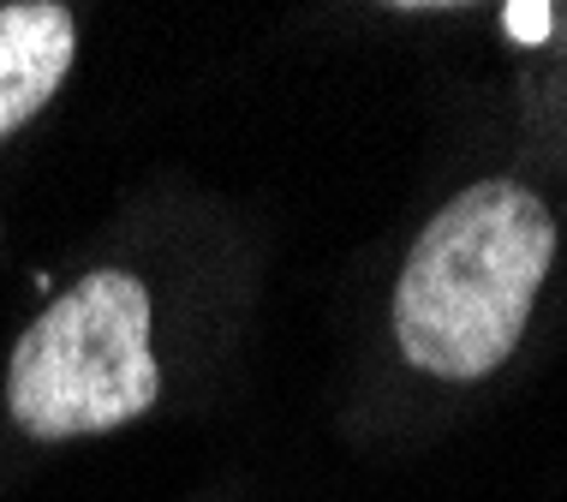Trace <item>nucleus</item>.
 <instances>
[{
  "label": "nucleus",
  "mask_w": 567,
  "mask_h": 502,
  "mask_svg": "<svg viewBox=\"0 0 567 502\" xmlns=\"http://www.w3.org/2000/svg\"><path fill=\"white\" fill-rule=\"evenodd\" d=\"M549 257L556 222L526 186L484 180L460 192L419 234L394 287L401 354L449 383L489 377L526 335Z\"/></svg>",
  "instance_id": "1"
},
{
  "label": "nucleus",
  "mask_w": 567,
  "mask_h": 502,
  "mask_svg": "<svg viewBox=\"0 0 567 502\" xmlns=\"http://www.w3.org/2000/svg\"><path fill=\"white\" fill-rule=\"evenodd\" d=\"M162 377L150 354V294L132 269L72 281L37 317L7 365V413L37 443H72L156 407Z\"/></svg>",
  "instance_id": "2"
},
{
  "label": "nucleus",
  "mask_w": 567,
  "mask_h": 502,
  "mask_svg": "<svg viewBox=\"0 0 567 502\" xmlns=\"http://www.w3.org/2000/svg\"><path fill=\"white\" fill-rule=\"evenodd\" d=\"M79 54V24L60 0H7L0 7V139L49 109Z\"/></svg>",
  "instance_id": "3"
},
{
  "label": "nucleus",
  "mask_w": 567,
  "mask_h": 502,
  "mask_svg": "<svg viewBox=\"0 0 567 502\" xmlns=\"http://www.w3.org/2000/svg\"><path fill=\"white\" fill-rule=\"evenodd\" d=\"M544 19H549L544 7H508V24H514V37H532V42H538L544 30H549Z\"/></svg>",
  "instance_id": "4"
}]
</instances>
